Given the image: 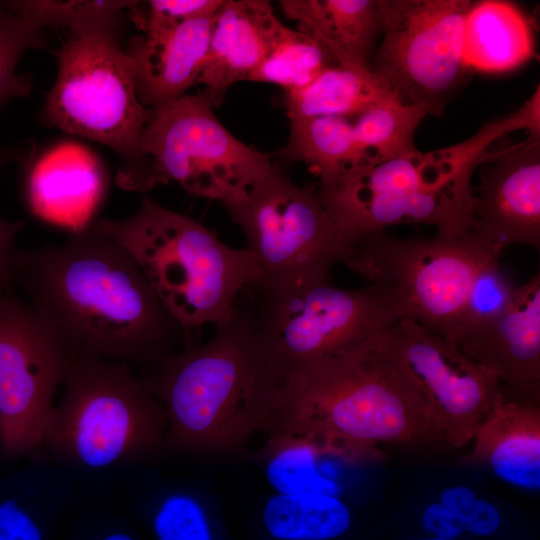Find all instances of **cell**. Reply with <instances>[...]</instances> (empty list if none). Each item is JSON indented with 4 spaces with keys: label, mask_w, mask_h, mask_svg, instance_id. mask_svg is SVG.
Wrapping results in <instances>:
<instances>
[{
    "label": "cell",
    "mask_w": 540,
    "mask_h": 540,
    "mask_svg": "<svg viewBox=\"0 0 540 540\" xmlns=\"http://www.w3.org/2000/svg\"><path fill=\"white\" fill-rule=\"evenodd\" d=\"M46 45L44 28L6 9L0 3V108L14 98L29 95L31 77L17 72L24 54Z\"/></svg>",
    "instance_id": "cell-31"
},
{
    "label": "cell",
    "mask_w": 540,
    "mask_h": 540,
    "mask_svg": "<svg viewBox=\"0 0 540 540\" xmlns=\"http://www.w3.org/2000/svg\"><path fill=\"white\" fill-rule=\"evenodd\" d=\"M374 336L273 380L268 431L350 462L380 458L381 445L416 454L451 450Z\"/></svg>",
    "instance_id": "cell-2"
},
{
    "label": "cell",
    "mask_w": 540,
    "mask_h": 540,
    "mask_svg": "<svg viewBox=\"0 0 540 540\" xmlns=\"http://www.w3.org/2000/svg\"><path fill=\"white\" fill-rule=\"evenodd\" d=\"M55 55L58 73L46 96V123L112 148L122 159L117 184L130 191L145 168L141 140L151 117L137 96L130 55L115 29L72 35Z\"/></svg>",
    "instance_id": "cell-8"
},
{
    "label": "cell",
    "mask_w": 540,
    "mask_h": 540,
    "mask_svg": "<svg viewBox=\"0 0 540 540\" xmlns=\"http://www.w3.org/2000/svg\"><path fill=\"white\" fill-rule=\"evenodd\" d=\"M500 254L473 230L416 239L380 231L352 243L345 265L390 290L402 319L451 342L477 272Z\"/></svg>",
    "instance_id": "cell-10"
},
{
    "label": "cell",
    "mask_w": 540,
    "mask_h": 540,
    "mask_svg": "<svg viewBox=\"0 0 540 540\" xmlns=\"http://www.w3.org/2000/svg\"><path fill=\"white\" fill-rule=\"evenodd\" d=\"M470 0H379L382 41L371 72L404 103L440 116L463 85Z\"/></svg>",
    "instance_id": "cell-12"
},
{
    "label": "cell",
    "mask_w": 540,
    "mask_h": 540,
    "mask_svg": "<svg viewBox=\"0 0 540 540\" xmlns=\"http://www.w3.org/2000/svg\"><path fill=\"white\" fill-rule=\"evenodd\" d=\"M201 93L151 109L141 140L145 168L136 192L173 181L193 196L241 205L273 169V155L237 139Z\"/></svg>",
    "instance_id": "cell-9"
},
{
    "label": "cell",
    "mask_w": 540,
    "mask_h": 540,
    "mask_svg": "<svg viewBox=\"0 0 540 540\" xmlns=\"http://www.w3.org/2000/svg\"><path fill=\"white\" fill-rule=\"evenodd\" d=\"M213 17L148 28L127 51L137 96L145 107L153 109L171 102L198 83Z\"/></svg>",
    "instance_id": "cell-19"
},
{
    "label": "cell",
    "mask_w": 540,
    "mask_h": 540,
    "mask_svg": "<svg viewBox=\"0 0 540 540\" xmlns=\"http://www.w3.org/2000/svg\"><path fill=\"white\" fill-rule=\"evenodd\" d=\"M16 15L29 18L43 28H68L72 35L115 29L121 13L135 1H43L0 2Z\"/></svg>",
    "instance_id": "cell-30"
},
{
    "label": "cell",
    "mask_w": 540,
    "mask_h": 540,
    "mask_svg": "<svg viewBox=\"0 0 540 540\" xmlns=\"http://www.w3.org/2000/svg\"><path fill=\"white\" fill-rule=\"evenodd\" d=\"M247 292L256 353L271 381L402 319L392 293L374 283L252 285Z\"/></svg>",
    "instance_id": "cell-6"
},
{
    "label": "cell",
    "mask_w": 540,
    "mask_h": 540,
    "mask_svg": "<svg viewBox=\"0 0 540 540\" xmlns=\"http://www.w3.org/2000/svg\"><path fill=\"white\" fill-rule=\"evenodd\" d=\"M473 193L472 230L502 252L540 245V137L489 152Z\"/></svg>",
    "instance_id": "cell-15"
},
{
    "label": "cell",
    "mask_w": 540,
    "mask_h": 540,
    "mask_svg": "<svg viewBox=\"0 0 540 540\" xmlns=\"http://www.w3.org/2000/svg\"><path fill=\"white\" fill-rule=\"evenodd\" d=\"M465 465H486L516 487L540 488V406L502 386L486 417L475 427Z\"/></svg>",
    "instance_id": "cell-20"
},
{
    "label": "cell",
    "mask_w": 540,
    "mask_h": 540,
    "mask_svg": "<svg viewBox=\"0 0 540 540\" xmlns=\"http://www.w3.org/2000/svg\"><path fill=\"white\" fill-rule=\"evenodd\" d=\"M35 143L23 140L12 145L0 146V169L9 162L25 164L34 155ZM24 225L23 221L10 222L0 217V297L10 290L13 283V264L18 247L14 241Z\"/></svg>",
    "instance_id": "cell-35"
},
{
    "label": "cell",
    "mask_w": 540,
    "mask_h": 540,
    "mask_svg": "<svg viewBox=\"0 0 540 540\" xmlns=\"http://www.w3.org/2000/svg\"><path fill=\"white\" fill-rule=\"evenodd\" d=\"M395 95L371 72L340 65L324 71L306 87L285 93L289 120L319 116H359L385 97Z\"/></svg>",
    "instance_id": "cell-23"
},
{
    "label": "cell",
    "mask_w": 540,
    "mask_h": 540,
    "mask_svg": "<svg viewBox=\"0 0 540 540\" xmlns=\"http://www.w3.org/2000/svg\"><path fill=\"white\" fill-rule=\"evenodd\" d=\"M280 6L338 65L370 70L381 34L379 0H281Z\"/></svg>",
    "instance_id": "cell-21"
},
{
    "label": "cell",
    "mask_w": 540,
    "mask_h": 540,
    "mask_svg": "<svg viewBox=\"0 0 540 540\" xmlns=\"http://www.w3.org/2000/svg\"><path fill=\"white\" fill-rule=\"evenodd\" d=\"M224 0H150L138 1L129 9L131 18L142 31L191 19L214 16Z\"/></svg>",
    "instance_id": "cell-34"
},
{
    "label": "cell",
    "mask_w": 540,
    "mask_h": 540,
    "mask_svg": "<svg viewBox=\"0 0 540 540\" xmlns=\"http://www.w3.org/2000/svg\"><path fill=\"white\" fill-rule=\"evenodd\" d=\"M214 327L206 343L171 354L141 378L164 404L170 447L228 453L268 431L269 382L256 353L248 303Z\"/></svg>",
    "instance_id": "cell-3"
},
{
    "label": "cell",
    "mask_w": 540,
    "mask_h": 540,
    "mask_svg": "<svg viewBox=\"0 0 540 540\" xmlns=\"http://www.w3.org/2000/svg\"><path fill=\"white\" fill-rule=\"evenodd\" d=\"M96 540H136L132 535L121 530H112L104 533Z\"/></svg>",
    "instance_id": "cell-37"
},
{
    "label": "cell",
    "mask_w": 540,
    "mask_h": 540,
    "mask_svg": "<svg viewBox=\"0 0 540 540\" xmlns=\"http://www.w3.org/2000/svg\"><path fill=\"white\" fill-rule=\"evenodd\" d=\"M427 114L421 105L385 97L353 123L358 146L372 162L411 156L418 152L414 135Z\"/></svg>",
    "instance_id": "cell-26"
},
{
    "label": "cell",
    "mask_w": 540,
    "mask_h": 540,
    "mask_svg": "<svg viewBox=\"0 0 540 540\" xmlns=\"http://www.w3.org/2000/svg\"><path fill=\"white\" fill-rule=\"evenodd\" d=\"M13 283L75 357L152 366L187 348L134 258L91 226L60 245L17 248Z\"/></svg>",
    "instance_id": "cell-1"
},
{
    "label": "cell",
    "mask_w": 540,
    "mask_h": 540,
    "mask_svg": "<svg viewBox=\"0 0 540 540\" xmlns=\"http://www.w3.org/2000/svg\"><path fill=\"white\" fill-rule=\"evenodd\" d=\"M422 540H455V539H446V538H440V537H432V538H427V539H422Z\"/></svg>",
    "instance_id": "cell-38"
},
{
    "label": "cell",
    "mask_w": 540,
    "mask_h": 540,
    "mask_svg": "<svg viewBox=\"0 0 540 540\" xmlns=\"http://www.w3.org/2000/svg\"><path fill=\"white\" fill-rule=\"evenodd\" d=\"M336 61L310 35L284 26L248 81L275 84L286 92L302 89Z\"/></svg>",
    "instance_id": "cell-27"
},
{
    "label": "cell",
    "mask_w": 540,
    "mask_h": 540,
    "mask_svg": "<svg viewBox=\"0 0 540 540\" xmlns=\"http://www.w3.org/2000/svg\"><path fill=\"white\" fill-rule=\"evenodd\" d=\"M24 165L23 198L34 217L70 234L94 223L107 176L91 151L76 143H61Z\"/></svg>",
    "instance_id": "cell-16"
},
{
    "label": "cell",
    "mask_w": 540,
    "mask_h": 540,
    "mask_svg": "<svg viewBox=\"0 0 540 540\" xmlns=\"http://www.w3.org/2000/svg\"><path fill=\"white\" fill-rule=\"evenodd\" d=\"M516 288L501 271L499 258L485 263L470 286L451 342L455 344L461 336L500 317L510 305Z\"/></svg>",
    "instance_id": "cell-32"
},
{
    "label": "cell",
    "mask_w": 540,
    "mask_h": 540,
    "mask_svg": "<svg viewBox=\"0 0 540 540\" xmlns=\"http://www.w3.org/2000/svg\"><path fill=\"white\" fill-rule=\"evenodd\" d=\"M152 527L157 540H213L203 506L185 493L169 495L160 502Z\"/></svg>",
    "instance_id": "cell-33"
},
{
    "label": "cell",
    "mask_w": 540,
    "mask_h": 540,
    "mask_svg": "<svg viewBox=\"0 0 540 540\" xmlns=\"http://www.w3.org/2000/svg\"><path fill=\"white\" fill-rule=\"evenodd\" d=\"M290 162H301L328 183L346 169L369 161L359 148L353 123L347 118L319 116L290 120L289 141L278 152Z\"/></svg>",
    "instance_id": "cell-24"
},
{
    "label": "cell",
    "mask_w": 540,
    "mask_h": 540,
    "mask_svg": "<svg viewBox=\"0 0 540 540\" xmlns=\"http://www.w3.org/2000/svg\"><path fill=\"white\" fill-rule=\"evenodd\" d=\"M348 506L333 494H277L264 508L263 522L277 540H331L351 525Z\"/></svg>",
    "instance_id": "cell-25"
},
{
    "label": "cell",
    "mask_w": 540,
    "mask_h": 540,
    "mask_svg": "<svg viewBox=\"0 0 540 540\" xmlns=\"http://www.w3.org/2000/svg\"><path fill=\"white\" fill-rule=\"evenodd\" d=\"M285 25L265 0H224L213 17L209 47L198 83L218 107L233 84L248 81Z\"/></svg>",
    "instance_id": "cell-18"
},
{
    "label": "cell",
    "mask_w": 540,
    "mask_h": 540,
    "mask_svg": "<svg viewBox=\"0 0 540 540\" xmlns=\"http://www.w3.org/2000/svg\"><path fill=\"white\" fill-rule=\"evenodd\" d=\"M259 456L266 478L278 494L336 492L337 485L316 470L320 454L302 437L271 432Z\"/></svg>",
    "instance_id": "cell-28"
},
{
    "label": "cell",
    "mask_w": 540,
    "mask_h": 540,
    "mask_svg": "<svg viewBox=\"0 0 540 540\" xmlns=\"http://www.w3.org/2000/svg\"><path fill=\"white\" fill-rule=\"evenodd\" d=\"M43 446L70 462L104 468L152 453L167 417L141 378L123 362L77 356L62 382Z\"/></svg>",
    "instance_id": "cell-7"
},
{
    "label": "cell",
    "mask_w": 540,
    "mask_h": 540,
    "mask_svg": "<svg viewBox=\"0 0 540 540\" xmlns=\"http://www.w3.org/2000/svg\"><path fill=\"white\" fill-rule=\"evenodd\" d=\"M91 227L128 251L150 287L183 328L187 348L205 325L222 324L237 312L238 297L259 278L246 248L224 243L197 220L142 195L123 220L100 218Z\"/></svg>",
    "instance_id": "cell-5"
},
{
    "label": "cell",
    "mask_w": 540,
    "mask_h": 540,
    "mask_svg": "<svg viewBox=\"0 0 540 540\" xmlns=\"http://www.w3.org/2000/svg\"><path fill=\"white\" fill-rule=\"evenodd\" d=\"M75 358L58 333L9 290L0 297V451L37 452L54 395Z\"/></svg>",
    "instance_id": "cell-13"
},
{
    "label": "cell",
    "mask_w": 540,
    "mask_h": 540,
    "mask_svg": "<svg viewBox=\"0 0 540 540\" xmlns=\"http://www.w3.org/2000/svg\"><path fill=\"white\" fill-rule=\"evenodd\" d=\"M374 339L430 413L450 449L469 443L501 392L497 377L454 343L408 318Z\"/></svg>",
    "instance_id": "cell-14"
},
{
    "label": "cell",
    "mask_w": 540,
    "mask_h": 540,
    "mask_svg": "<svg viewBox=\"0 0 540 540\" xmlns=\"http://www.w3.org/2000/svg\"><path fill=\"white\" fill-rule=\"evenodd\" d=\"M533 53L529 21L517 6L499 0L472 2L463 29L462 54L467 69L509 71Z\"/></svg>",
    "instance_id": "cell-22"
},
{
    "label": "cell",
    "mask_w": 540,
    "mask_h": 540,
    "mask_svg": "<svg viewBox=\"0 0 540 540\" xmlns=\"http://www.w3.org/2000/svg\"><path fill=\"white\" fill-rule=\"evenodd\" d=\"M244 234L259 278L254 285L330 282L350 245L315 186H299L275 163L239 206L227 208Z\"/></svg>",
    "instance_id": "cell-11"
},
{
    "label": "cell",
    "mask_w": 540,
    "mask_h": 540,
    "mask_svg": "<svg viewBox=\"0 0 540 540\" xmlns=\"http://www.w3.org/2000/svg\"><path fill=\"white\" fill-rule=\"evenodd\" d=\"M455 345L508 391L540 402V275L517 286L505 312Z\"/></svg>",
    "instance_id": "cell-17"
},
{
    "label": "cell",
    "mask_w": 540,
    "mask_h": 540,
    "mask_svg": "<svg viewBox=\"0 0 540 540\" xmlns=\"http://www.w3.org/2000/svg\"><path fill=\"white\" fill-rule=\"evenodd\" d=\"M40 523L14 500L0 502V540H44Z\"/></svg>",
    "instance_id": "cell-36"
},
{
    "label": "cell",
    "mask_w": 540,
    "mask_h": 540,
    "mask_svg": "<svg viewBox=\"0 0 540 540\" xmlns=\"http://www.w3.org/2000/svg\"><path fill=\"white\" fill-rule=\"evenodd\" d=\"M517 130L516 118L509 115L447 148L365 161L319 184L317 194L349 245L401 223L433 225L437 235H461L472 231L474 170L496 140Z\"/></svg>",
    "instance_id": "cell-4"
},
{
    "label": "cell",
    "mask_w": 540,
    "mask_h": 540,
    "mask_svg": "<svg viewBox=\"0 0 540 540\" xmlns=\"http://www.w3.org/2000/svg\"><path fill=\"white\" fill-rule=\"evenodd\" d=\"M501 520L494 504L461 485L443 490L439 500L424 509L421 524L434 537L455 539L465 532L490 536L498 531Z\"/></svg>",
    "instance_id": "cell-29"
}]
</instances>
